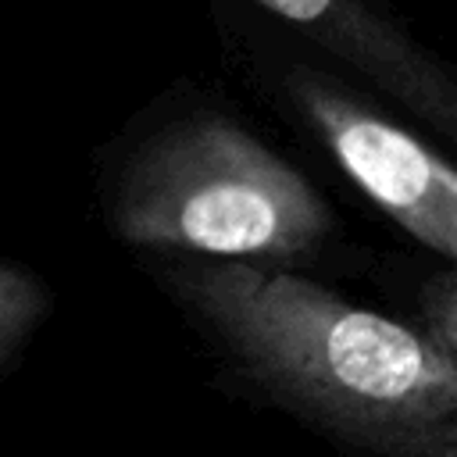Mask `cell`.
I'll return each mask as SVG.
<instances>
[{
	"mask_svg": "<svg viewBox=\"0 0 457 457\" xmlns=\"http://www.w3.org/2000/svg\"><path fill=\"white\" fill-rule=\"evenodd\" d=\"M218 382L346 457H457V357L314 275L139 253Z\"/></svg>",
	"mask_w": 457,
	"mask_h": 457,
	"instance_id": "1",
	"label": "cell"
},
{
	"mask_svg": "<svg viewBox=\"0 0 457 457\" xmlns=\"http://www.w3.org/2000/svg\"><path fill=\"white\" fill-rule=\"evenodd\" d=\"M93 182L104 228L139 253L303 275L343 246L325 193L207 89H168L125 121L100 146Z\"/></svg>",
	"mask_w": 457,
	"mask_h": 457,
	"instance_id": "2",
	"label": "cell"
},
{
	"mask_svg": "<svg viewBox=\"0 0 457 457\" xmlns=\"http://www.w3.org/2000/svg\"><path fill=\"white\" fill-rule=\"evenodd\" d=\"M246 57L268 104L289 114L382 218L443 264L457 261V171L439 150L325 61L268 39Z\"/></svg>",
	"mask_w": 457,
	"mask_h": 457,
	"instance_id": "3",
	"label": "cell"
},
{
	"mask_svg": "<svg viewBox=\"0 0 457 457\" xmlns=\"http://www.w3.org/2000/svg\"><path fill=\"white\" fill-rule=\"evenodd\" d=\"M325 64L350 71L393 107L443 139H457V75L389 0H236Z\"/></svg>",
	"mask_w": 457,
	"mask_h": 457,
	"instance_id": "4",
	"label": "cell"
},
{
	"mask_svg": "<svg viewBox=\"0 0 457 457\" xmlns=\"http://www.w3.org/2000/svg\"><path fill=\"white\" fill-rule=\"evenodd\" d=\"M50 307V286L32 268L0 257V375L29 350Z\"/></svg>",
	"mask_w": 457,
	"mask_h": 457,
	"instance_id": "5",
	"label": "cell"
},
{
	"mask_svg": "<svg viewBox=\"0 0 457 457\" xmlns=\"http://www.w3.org/2000/svg\"><path fill=\"white\" fill-rule=\"evenodd\" d=\"M411 318H403L421 339H428L436 350H443L446 357H457V275L453 264L432 268L428 275H421V282L414 286V300H411Z\"/></svg>",
	"mask_w": 457,
	"mask_h": 457,
	"instance_id": "6",
	"label": "cell"
}]
</instances>
